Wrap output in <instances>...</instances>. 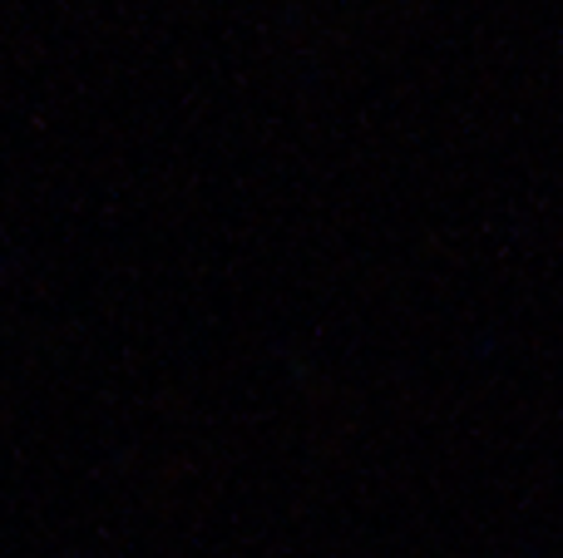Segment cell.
Here are the masks:
<instances>
[]
</instances>
